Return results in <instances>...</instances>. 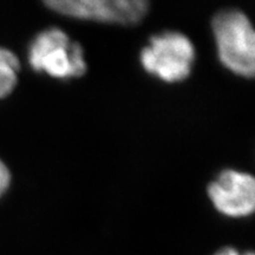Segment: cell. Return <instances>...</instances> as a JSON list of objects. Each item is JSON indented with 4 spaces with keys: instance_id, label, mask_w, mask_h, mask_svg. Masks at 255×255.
Returning a JSON list of instances; mask_svg holds the SVG:
<instances>
[{
    "instance_id": "1",
    "label": "cell",
    "mask_w": 255,
    "mask_h": 255,
    "mask_svg": "<svg viewBox=\"0 0 255 255\" xmlns=\"http://www.w3.org/2000/svg\"><path fill=\"white\" fill-rule=\"evenodd\" d=\"M212 28L223 65L242 77H253L255 34L247 15L239 9H226L215 15Z\"/></svg>"
},
{
    "instance_id": "2",
    "label": "cell",
    "mask_w": 255,
    "mask_h": 255,
    "mask_svg": "<svg viewBox=\"0 0 255 255\" xmlns=\"http://www.w3.org/2000/svg\"><path fill=\"white\" fill-rule=\"evenodd\" d=\"M28 62L34 71L59 79L81 77L87 71L82 46L57 27L37 34L28 50Z\"/></svg>"
},
{
    "instance_id": "3",
    "label": "cell",
    "mask_w": 255,
    "mask_h": 255,
    "mask_svg": "<svg viewBox=\"0 0 255 255\" xmlns=\"http://www.w3.org/2000/svg\"><path fill=\"white\" fill-rule=\"evenodd\" d=\"M195 49L180 32H163L151 37L141 52V64L149 75L167 83H177L190 75Z\"/></svg>"
},
{
    "instance_id": "4",
    "label": "cell",
    "mask_w": 255,
    "mask_h": 255,
    "mask_svg": "<svg viewBox=\"0 0 255 255\" xmlns=\"http://www.w3.org/2000/svg\"><path fill=\"white\" fill-rule=\"evenodd\" d=\"M45 5L68 17L124 25L141 21L149 9L145 0H49Z\"/></svg>"
},
{
    "instance_id": "5",
    "label": "cell",
    "mask_w": 255,
    "mask_h": 255,
    "mask_svg": "<svg viewBox=\"0 0 255 255\" xmlns=\"http://www.w3.org/2000/svg\"><path fill=\"white\" fill-rule=\"evenodd\" d=\"M207 191L216 210L223 215L245 218L254 212L255 181L250 174L223 170Z\"/></svg>"
},
{
    "instance_id": "6",
    "label": "cell",
    "mask_w": 255,
    "mask_h": 255,
    "mask_svg": "<svg viewBox=\"0 0 255 255\" xmlns=\"http://www.w3.org/2000/svg\"><path fill=\"white\" fill-rule=\"evenodd\" d=\"M19 62L11 51L0 47V98H4L13 90L18 81Z\"/></svg>"
},
{
    "instance_id": "7",
    "label": "cell",
    "mask_w": 255,
    "mask_h": 255,
    "mask_svg": "<svg viewBox=\"0 0 255 255\" xmlns=\"http://www.w3.org/2000/svg\"><path fill=\"white\" fill-rule=\"evenodd\" d=\"M9 182H11V175H9L7 167L0 159V196L7 190Z\"/></svg>"
},
{
    "instance_id": "8",
    "label": "cell",
    "mask_w": 255,
    "mask_h": 255,
    "mask_svg": "<svg viewBox=\"0 0 255 255\" xmlns=\"http://www.w3.org/2000/svg\"><path fill=\"white\" fill-rule=\"evenodd\" d=\"M215 255H254L252 252H245V253H240V252L232 247H226L222 248L221 251H219Z\"/></svg>"
}]
</instances>
